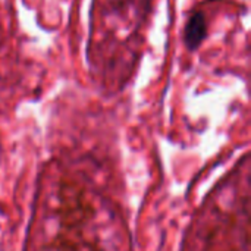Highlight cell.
<instances>
[{
    "mask_svg": "<svg viewBox=\"0 0 251 251\" xmlns=\"http://www.w3.org/2000/svg\"><path fill=\"white\" fill-rule=\"evenodd\" d=\"M207 19L203 12H194L184 28V43L190 51H196L200 49L203 41L207 37Z\"/></svg>",
    "mask_w": 251,
    "mask_h": 251,
    "instance_id": "6da1fadb",
    "label": "cell"
}]
</instances>
